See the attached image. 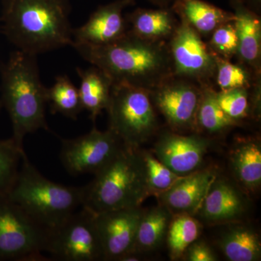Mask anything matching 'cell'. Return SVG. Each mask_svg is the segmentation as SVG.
Listing matches in <instances>:
<instances>
[{
    "instance_id": "cell-24",
    "label": "cell",
    "mask_w": 261,
    "mask_h": 261,
    "mask_svg": "<svg viewBox=\"0 0 261 261\" xmlns=\"http://www.w3.org/2000/svg\"><path fill=\"white\" fill-rule=\"evenodd\" d=\"M47 100L53 114L59 113L71 120H77L84 111L79 89L67 75H58L47 89Z\"/></svg>"
},
{
    "instance_id": "cell-5",
    "label": "cell",
    "mask_w": 261,
    "mask_h": 261,
    "mask_svg": "<svg viewBox=\"0 0 261 261\" xmlns=\"http://www.w3.org/2000/svg\"><path fill=\"white\" fill-rule=\"evenodd\" d=\"M8 197L48 231L54 229L82 206V187L51 181L34 167L27 154Z\"/></svg>"
},
{
    "instance_id": "cell-17",
    "label": "cell",
    "mask_w": 261,
    "mask_h": 261,
    "mask_svg": "<svg viewBox=\"0 0 261 261\" xmlns=\"http://www.w3.org/2000/svg\"><path fill=\"white\" fill-rule=\"evenodd\" d=\"M234 15L235 29L238 34V57L240 64L255 75H261L260 15L247 8L242 0H229Z\"/></svg>"
},
{
    "instance_id": "cell-3",
    "label": "cell",
    "mask_w": 261,
    "mask_h": 261,
    "mask_svg": "<svg viewBox=\"0 0 261 261\" xmlns=\"http://www.w3.org/2000/svg\"><path fill=\"white\" fill-rule=\"evenodd\" d=\"M47 89L41 80L37 56L16 49L0 65V99L11 121V138L20 149L29 134L49 130Z\"/></svg>"
},
{
    "instance_id": "cell-13",
    "label": "cell",
    "mask_w": 261,
    "mask_h": 261,
    "mask_svg": "<svg viewBox=\"0 0 261 261\" xmlns=\"http://www.w3.org/2000/svg\"><path fill=\"white\" fill-rule=\"evenodd\" d=\"M135 5V0H115L98 7L84 25L73 29V43L102 46L116 42L128 30L123 11Z\"/></svg>"
},
{
    "instance_id": "cell-2",
    "label": "cell",
    "mask_w": 261,
    "mask_h": 261,
    "mask_svg": "<svg viewBox=\"0 0 261 261\" xmlns=\"http://www.w3.org/2000/svg\"><path fill=\"white\" fill-rule=\"evenodd\" d=\"M70 0H3V32L17 50L39 56L73 43Z\"/></svg>"
},
{
    "instance_id": "cell-10",
    "label": "cell",
    "mask_w": 261,
    "mask_h": 261,
    "mask_svg": "<svg viewBox=\"0 0 261 261\" xmlns=\"http://www.w3.org/2000/svg\"><path fill=\"white\" fill-rule=\"evenodd\" d=\"M61 142L62 164L73 176L95 174L123 146L112 130H99L95 126L86 135L63 139Z\"/></svg>"
},
{
    "instance_id": "cell-30",
    "label": "cell",
    "mask_w": 261,
    "mask_h": 261,
    "mask_svg": "<svg viewBox=\"0 0 261 261\" xmlns=\"http://www.w3.org/2000/svg\"><path fill=\"white\" fill-rule=\"evenodd\" d=\"M207 47L215 56L230 60L238 54L239 41L233 21L223 24L211 35Z\"/></svg>"
},
{
    "instance_id": "cell-1",
    "label": "cell",
    "mask_w": 261,
    "mask_h": 261,
    "mask_svg": "<svg viewBox=\"0 0 261 261\" xmlns=\"http://www.w3.org/2000/svg\"><path fill=\"white\" fill-rule=\"evenodd\" d=\"M71 47L84 61L106 73L113 84H127L150 92L173 75L168 42L145 40L129 29L106 45L73 43Z\"/></svg>"
},
{
    "instance_id": "cell-35",
    "label": "cell",
    "mask_w": 261,
    "mask_h": 261,
    "mask_svg": "<svg viewBox=\"0 0 261 261\" xmlns=\"http://www.w3.org/2000/svg\"><path fill=\"white\" fill-rule=\"evenodd\" d=\"M2 108H3V106H2L1 99H0V112H1Z\"/></svg>"
},
{
    "instance_id": "cell-4",
    "label": "cell",
    "mask_w": 261,
    "mask_h": 261,
    "mask_svg": "<svg viewBox=\"0 0 261 261\" xmlns=\"http://www.w3.org/2000/svg\"><path fill=\"white\" fill-rule=\"evenodd\" d=\"M82 189V207L94 214L140 207L150 195L141 151L123 145Z\"/></svg>"
},
{
    "instance_id": "cell-31",
    "label": "cell",
    "mask_w": 261,
    "mask_h": 261,
    "mask_svg": "<svg viewBox=\"0 0 261 261\" xmlns=\"http://www.w3.org/2000/svg\"><path fill=\"white\" fill-rule=\"evenodd\" d=\"M220 107L229 118L238 122L250 114L249 89H233L216 91Z\"/></svg>"
},
{
    "instance_id": "cell-25",
    "label": "cell",
    "mask_w": 261,
    "mask_h": 261,
    "mask_svg": "<svg viewBox=\"0 0 261 261\" xmlns=\"http://www.w3.org/2000/svg\"><path fill=\"white\" fill-rule=\"evenodd\" d=\"M237 123L220 107L216 91L212 87H202V97L196 117V130L213 135L227 130Z\"/></svg>"
},
{
    "instance_id": "cell-18",
    "label": "cell",
    "mask_w": 261,
    "mask_h": 261,
    "mask_svg": "<svg viewBox=\"0 0 261 261\" xmlns=\"http://www.w3.org/2000/svg\"><path fill=\"white\" fill-rule=\"evenodd\" d=\"M130 32L145 40L168 42L177 29L179 19L171 7L158 9L137 8L126 15Z\"/></svg>"
},
{
    "instance_id": "cell-21",
    "label": "cell",
    "mask_w": 261,
    "mask_h": 261,
    "mask_svg": "<svg viewBox=\"0 0 261 261\" xmlns=\"http://www.w3.org/2000/svg\"><path fill=\"white\" fill-rule=\"evenodd\" d=\"M173 216L172 213L161 203L150 210L144 211L137 228L135 245L128 253L140 255L141 252L158 248L166 238Z\"/></svg>"
},
{
    "instance_id": "cell-15",
    "label": "cell",
    "mask_w": 261,
    "mask_h": 261,
    "mask_svg": "<svg viewBox=\"0 0 261 261\" xmlns=\"http://www.w3.org/2000/svg\"><path fill=\"white\" fill-rule=\"evenodd\" d=\"M217 172L212 168L197 170L183 176L171 188L157 195L160 203L166 206L173 215L195 216Z\"/></svg>"
},
{
    "instance_id": "cell-32",
    "label": "cell",
    "mask_w": 261,
    "mask_h": 261,
    "mask_svg": "<svg viewBox=\"0 0 261 261\" xmlns=\"http://www.w3.org/2000/svg\"><path fill=\"white\" fill-rule=\"evenodd\" d=\"M189 261H216L217 257L208 245L202 241L194 242L187 249L185 254Z\"/></svg>"
},
{
    "instance_id": "cell-7",
    "label": "cell",
    "mask_w": 261,
    "mask_h": 261,
    "mask_svg": "<svg viewBox=\"0 0 261 261\" xmlns=\"http://www.w3.org/2000/svg\"><path fill=\"white\" fill-rule=\"evenodd\" d=\"M48 230L8 196L0 197V260H49Z\"/></svg>"
},
{
    "instance_id": "cell-27",
    "label": "cell",
    "mask_w": 261,
    "mask_h": 261,
    "mask_svg": "<svg viewBox=\"0 0 261 261\" xmlns=\"http://www.w3.org/2000/svg\"><path fill=\"white\" fill-rule=\"evenodd\" d=\"M216 57V71L215 83L220 91L233 89H250L261 75H255L246 67L233 64L230 60Z\"/></svg>"
},
{
    "instance_id": "cell-20",
    "label": "cell",
    "mask_w": 261,
    "mask_h": 261,
    "mask_svg": "<svg viewBox=\"0 0 261 261\" xmlns=\"http://www.w3.org/2000/svg\"><path fill=\"white\" fill-rule=\"evenodd\" d=\"M80 79L79 89L81 103L84 111L95 122L98 116L106 111L111 99L113 82L102 70L92 65L87 69L77 68Z\"/></svg>"
},
{
    "instance_id": "cell-9",
    "label": "cell",
    "mask_w": 261,
    "mask_h": 261,
    "mask_svg": "<svg viewBox=\"0 0 261 261\" xmlns=\"http://www.w3.org/2000/svg\"><path fill=\"white\" fill-rule=\"evenodd\" d=\"M168 47L173 75L192 81L201 87H213L216 78V57L200 34L185 20L179 19Z\"/></svg>"
},
{
    "instance_id": "cell-23",
    "label": "cell",
    "mask_w": 261,
    "mask_h": 261,
    "mask_svg": "<svg viewBox=\"0 0 261 261\" xmlns=\"http://www.w3.org/2000/svg\"><path fill=\"white\" fill-rule=\"evenodd\" d=\"M219 247L231 261H256L261 256V243L258 233L246 226L228 228L220 238Z\"/></svg>"
},
{
    "instance_id": "cell-26",
    "label": "cell",
    "mask_w": 261,
    "mask_h": 261,
    "mask_svg": "<svg viewBox=\"0 0 261 261\" xmlns=\"http://www.w3.org/2000/svg\"><path fill=\"white\" fill-rule=\"evenodd\" d=\"M200 233V224L193 216L173 215L166 235L171 259L177 260L183 256L187 249L197 240Z\"/></svg>"
},
{
    "instance_id": "cell-22",
    "label": "cell",
    "mask_w": 261,
    "mask_h": 261,
    "mask_svg": "<svg viewBox=\"0 0 261 261\" xmlns=\"http://www.w3.org/2000/svg\"><path fill=\"white\" fill-rule=\"evenodd\" d=\"M231 165L237 180L245 189L255 191L261 185V146L257 140L243 141L231 154Z\"/></svg>"
},
{
    "instance_id": "cell-14",
    "label": "cell",
    "mask_w": 261,
    "mask_h": 261,
    "mask_svg": "<svg viewBox=\"0 0 261 261\" xmlns=\"http://www.w3.org/2000/svg\"><path fill=\"white\" fill-rule=\"evenodd\" d=\"M210 142L200 135L166 132L154 146V156L173 172L187 176L200 167Z\"/></svg>"
},
{
    "instance_id": "cell-8",
    "label": "cell",
    "mask_w": 261,
    "mask_h": 261,
    "mask_svg": "<svg viewBox=\"0 0 261 261\" xmlns=\"http://www.w3.org/2000/svg\"><path fill=\"white\" fill-rule=\"evenodd\" d=\"M82 207L58 227L48 231L46 252L53 260H103L94 214Z\"/></svg>"
},
{
    "instance_id": "cell-11",
    "label": "cell",
    "mask_w": 261,
    "mask_h": 261,
    "mask_svg": "<svg viewBox=\"0 0 261 261\" xmlns=\"http://www.w3.org/2000/svg\"><path fill=\"white\" fill-rule=\"evenodd\" d=\"M149 94L154 108L173 130H196V117L202 97L199 84L171 75Z\"/></svg>"
},
{
    "instance_id": "cell-28",
    "label": "cell",
    "mask_w": 261,
    "mask_h": 261,
    "mask_svg": "<svg viewBox=\"0 0 261 261\" xmlns=\"http://www.w3.org/2000/svg\"><path fill=\"white\" fill-rule=\"evenodd\" d=\"M24 153L13 139L0 140V197L8 196L14 185Z\"/></svg>"
},
{
    "instance_id": "cell-33",
    "label": "cell",
    "mask_w": 261,
    "mask_h": 261,
    "mask_svg": "<svg viewBox=\"0 0 261 261\" xmlns=\"http://www.w3.org/2000/svg\"><path fill=\"white\" fill-rule=\"evenodd\" d=\"M244 4L246 5L247 8H250L252 11L260 15L261 13V0H242Z\"/></svg>"
},
{
    "instance_id": "cell-29",
    "label": "cell",
    "mask_w": 261,
    "mask_h": 261,
    "mask_svg": "<svg viewBox=\"0 0 261 261\" xmlns=\"http://www.w3.org/2000/svg\"><path fill=\"white\" fill-rule=\"evenodd\" d=\"M146 182L150 195H158L171 188L183 176H179L161 163L155 156L147 151H141Z\"/></svg>"
},
{
    "instance_id": "cell-12",
    "label": "cell",
    "mask_w": 261,
    "mask_h": 261,
    "mask_svg": "<svg viewBox=\"0 0 261 261\" xmlns=\"http://www.w3.org/2000/svg\"><path fill=\"white\" fill-rule=\"evenodd\" d=\"M143 211L138 207L93 214L103 260H119L132 251Z\"/></svg>"
},
{
    "instance_id": "cell-6",
    "label": "cell",
    "mask_w": 261,
    "mask_h": 261,
    "mask_svg": "<svg viewBox=\"0 0 261 261\" xmlns=\"http://www.w3.org/2000/svg\"><path fill=\"white\" fill-rule=\"evenodd\" d=\"M106 111L108 128L127 147L139 148L159 126L149 91L140 87L113 84Z\"/></svg>"
},
{
    "instance_id": "cell-34",
    "label": "cell",
    "mask_w": 261,
    "mask_h": 261,
    "mask_svg": "<svg viewBox=\"0 0 261 261\" xmlns=\"http://www.w3.org/2000/svg\"><path fill=\"white\" fill-rule=\"evenodd\" d=\"M147 1L159 8H168L171 7L173 2L176 0H147Z\"/></svg>"
},
{
    "instance_id": "cell-16",
    "label": "cell",
    "mask_w": 261,
    "mask_h": 261,
    "mask_svg": "<svg viewBox=\"0 0 261 261\" xmlns=\"http://www.w3.org/2000/svg\"><path fill=\"white\" fill-rule=\"evenodd\" d=\"M247 206L241 192L228 180L217 176L195 214L205 222L219 224L240 219Z\"/></svg>"
},
{
    "instance_id": "cell-19",
    "label": "cell",
    "mask_w": 261,
    "mask_h": 261,
    "mask_svg": "<svg viewBox=\"0 0 261 261\" xmlns=\"http://www.w3.org/2000/svg\"><path fill=\"white\" fill-rule=\"evenodd\" d=\"M178 19L185 20L201 37H208L223 24L234 20L233 12L203 0H176L171 5Z\"/></svg>"
}]
</instances>
